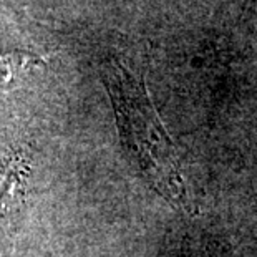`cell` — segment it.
Here are the masks:
<instances>
[{
	"label": "cell",
	"mask_w": 257,
	"mask_h": 257,
	"mask_svg": "<svg viewBox=\"0 0 257 257\" xmlns=\"http://www.w3.org/2000/svg\"><path fill=\"white\" fill-rule=\"evenodd\" d=\"M45 65V58L30 52H0V90H9L22 76Z\"/></svg>",
	"instance_id": "cell-3"
},
{
	"label": "cell",
	"mask_w": 257,
	"mask_h": 257,
	"mask_svg": "<svg viewBox=\"0 0 257 257\" xmlns=\"http://www.w3.org/2000/svg\"><path fill=\"white\" fill-rule=\"evenodd\" d=\"M27 174V160L24 155H12L0 160V217L5 214L22 191Z\"/></svg>",
	"instance_id": "cell-2"
},
{
	"label": "cell",
	"mask_w": 257,
	"mask_h": 257,
	"mask_svg": "<svg viewBox=\"0 0 257 257\" xmlns=\"http://www.w3.org/2000/svg\"><path fill=\"white\" fill-rule=\"evenodd\" d=\"M119 135L153 188L169 202L188 211L191 207L179 161L146 88L121 63L103 68Z\"/></svg>",
	"instance_id": "cell-1"
}]
</instances>
